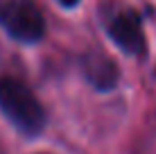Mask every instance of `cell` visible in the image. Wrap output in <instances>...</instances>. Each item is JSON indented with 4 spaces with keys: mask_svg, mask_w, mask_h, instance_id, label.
Instances as JSON below:
<instances>
[{
    "mask_svg": "<svg viewBox=\"0 0 156 154\" xmlns=\"http://www.w3.org/2000/svg\"><path fill=\"white\" fill-rule=\"evenodd\" d=\"M0 111L25 136H36L45 127V111L41 102L14 77H0Z\"/></svg>",
    "mask_w": 156,
    "mask_h": 154,
    "instance_id": "1",
    "label": "cell"
},
{
    "mask_svg": "<svg viewBox=\"0 0 156 154\" xmlns=\"http://www.w3.org/2000/svg\"><path fill=\"white\" fill-rule=\"evenodd\" d=\"M0 25L20 43H36L45 34V20L34 0H0Z\"/></svg>",
    "mask_w": 156,
    "mask_h": 154,
    "instance_id": "2",
    "label": "cell"
},
{
    "mask_svg": "<svg viewBox=\"0 0 156 154\" xmlns=\"http://www.w3.org/2000/svg\"><path fill=\"white\" fill-rule=\"evenodd\" d=\"M109 36L111 41L127 55H143L145 52V32L143 20L136 12H122L109 23Z\"/></svg>",
    "mask_w": 156,
    "mask_h": 154,
    "instance_id": "3",
    "label": "cell"
},
{
    "mask_svg": "<svg viewBox=\"0 0 156 154\" xmlns=\"http://www.w3.org/2000/svg\"><path fill=\"white\" fill-rule=\"evenodd\" d=\"M82 70L86 82L98 91H111L118 86V79H120V70H118L115 61L102 55V52L86 55L82 59Z\"/></svg>",
    "mask_w": 156,
    "mask_h": 154,
    "instance_id": "4",
    "label": "cell"
},
{
    "mask_svg": "<svg viewBox=\"0 0 156 154\" xmlns=\"http://www.w3.org/2000/svg\"><path fill=\"white\" fill-rule=\"evenodd\" d=\"M57 2H59V5H63V7H75L79 0H57Z\"/></svg>",
    "mask_w": 156,
    "mask_h": 154,
    "instance_id": "5",
    "label": "cell"
}]
</instances>
